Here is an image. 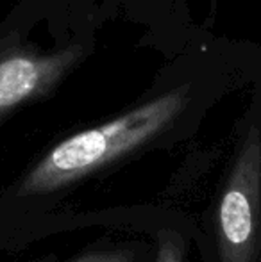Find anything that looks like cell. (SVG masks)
I'll list each match as a JSON object with an SVG mask.
<instances>
[{
	"label": "cell",
	"instance_id": "obj_1",
	"mask_svg": "<svg viewBox=\"0 0 261 262\" xmlns=\"http://www.w3.org/2000/svg\"><path fill=\"white\" fill-rule=\"evenodd\" d=\"M83 55L79 45L50 54L24 49L0 54V123L20 105L50 93Z\"/></svg>",
	"mask_w": 261,
	"mask_h": 262
},
{
	"label": "cell",
	"instance_id": "obj_4",
	"mask_svg": "<svg viewBox=\"0 0 261 262\" xmlns=\"http://www.w3.org/2000/svg\"><path fill=\"white\" fill-rule=\"evenodd\" d=\"M149 232L154 239V262H186L190 223L170 207L156 205Z\"/></svg>",
	"mask_w": 261,
	"mask_h": 262
},
{
	"label": "cell",
	"instance_id": "obj_2",
	"mask_svg": "<svg viewBox=\"0 0 261 262\" xmlns=\"http://www.w3.org/2000/svg\"><path fill=\"white\" fill-rule=\"evenodd\" d=\"M249 161L251 143L245 146L238 169L231 177L229 186L224 191L216 207V239L220 248L226 250L224 255L229 262L240 257V250H244L252 237V207L245 191Z\"/></svg>",
	"mask_w": 261,
	"mask_h": 262
},
{
	"label": "cell",
	"instance_id": "obj_3",
	"mask_svg": "<svg viewBox=\"0 0 261 262\" xmlns=\"http://www.w3.org/2000/svg\"><path fill=\"white\" fill-rule=\"evenodd\" d=\"M154 239L149 230L142 228H111V232L95 241L68 259L43 255L25 262H154Z\"/></svg>",
	"mask_w": 261,
	"mask_h": 262
}]
</instances>
